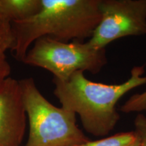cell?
<instances>
[{"label":"cell","instance_id":"6da1fadb","mask_svg":"<svg viewBox=\"0 0 146 146\" xmlns=\"http://www.w3.org/2000/svg\"><path fill=\"white\" fill-rule=\"evenodd\" d=\"M144 66H135L125 82L116 85L96 83L77 71L68 79H53L54 94L62 107L79 116L82 125L89 134L105 137L112 131L120 120L116 105L133 89L146 84Z\"/></svg>","mask_w":146,"mask_h":146},{"label":"cell","instance_id":"7a4b0ae2","mask_svg":"<svg viewBox=\"0 0 146 146\" xmlns=\"http://www.w3.org/2000/svg\"><path fill=\"white\" fill-rule=\"evenodd\" d=\"M101 19L100 0H41L35 16L11 23L14 38L11 51L23 62L29 47L42 36L84 42L92 36Z\"/></svg>","mask_w":146,"mask_h":146},{"label":"cell","instance_id":"3957f363","mask_svg":"<svg viewBox=\"0 0 146 146\" xmlns=\"http://www.w3.org/2000/svg\"><path fill=\"white\" fill-rule=\"evenodd\" d=\"M19 84L29 123L25 146H83L90 141L76 124L75 113L50 103L33 78L19 80Z\"/></svg>","mask_w":146,"mask_h":146},{"label":"cell","instance_id":"277c9868","mask_svg":"<svg viewBox=\"0 0 146 146\" xmlns=\"http://www.w3.org/2000/svg\"><path fill=\"white\" fill-rule=\"evenodd\" d=\"M23 62L45 69L54 79L64 81L77 71L98 74L108 59L106 48H96L88 41L64 43L45 36L34 42Z\"/></svg>","mask_w":146,"mask_h":146},{"label":"cell","instance_id":"5b68a950","mask_svg":"<svg viewBox=\"0 0 146 146\" xmlns=\"http://www.w3.org/2000/svg\"><path fill=\"white\" fill-rule=\"evenodd\" d=\"M101 21L88 41L96 48L129 36L146 35V0H100Z\"/></svg>","mask_w":146,"mask_h":146},{"label":"cell","instance_id":"8992f818","mask_svg":"<svg viewBox=\"0 0 146 146\" xmlns=\"http://www.w3.org/2000/svg\"><path fill=\"white\" fill-rule=\"evenodd\" d=\"M26 127L19 81L10 76L0 87V146H21Z\"/></svg>","mask_w":146,"mask_h":146},{"label":"cell","instance_id":"52a82bcc","mask_svg":"<svg viewBox=\"0 0 146 146\" xmlns=\"http://www.w3.org/2000/svg\"><path fill=\"white\" fill-rule=\"evenodd\" d=\"M41 8V0H0V16L12 23L33 17Z\"/></svg>","mask_w":146,"mask_h":146},{"label":"cell","instance_id":"ba28073f","mask_svg":"<svg viewBox=\"0 0 146 146\" xmlns=\"http://www.w3.org/2000/svg\"><path fill=\"white\" fill-rule=\"evenodd\" d=\"M134 131L118 133L112 136L89 141L83 146H129L136 141Z\"/></svg>","mask_w":146,"mask_h":146},{"label":"cell","instance_id":"9c48e42d","mask_svg":"<svg viewBox=\"0 0 146 146\" xmlns=\"http://www.w3.org/2000/svg\"><path fill=\"white\" fill-rule=\"evenodd\" d=\"M14 38L12 25L0 16V55L5 54L8 50H12Z\"/></svg>","mask_w":146,"mask_h":146},{"label":"cell","instance_id":"30bf717a","mask_svg":"<svg viewBox=\"0 0 146 146\" xmlns=\"http://www.w3.org/2000/svg\"><path fill=\"white\" fill-rule=\"evenodd\" d=\"M120 111L125 113L141 112L146 111V90L141 94L133 95L120 107Z\"/></svg>","mask_w":146,"mask_h":146},{"label":"cell","instance_id":"8fae6325","mask_svg":"<svg viewBox=\"0 0 146 146\" xmlns=\"http://www.w3.org/2000/svg\"><path fill=\"white\" fill-rule=\"evenodd\" d=\"M135 135L139 142V146H146V116L138 114L134 120Z\"/></svg>","mask_w":146,"mask_h":146},{"label":"cell","instance_id":"7c38bea8","mask_svg":"<svg viewBox=\"0 0 146 146\" xmlns=\"http://www.w3.org/2000/svg\"><path fill=\"white\" fill-rule=\"evenodd\" d=\"M11 73V66L7 60L5 54L0 55V87L8 77Z\"/></svg>","mask_w":146,"mask_h":146},{"label":"cell","instance_id":"4fadbf2b","mask_svg":"<svg viewBox=\"0 0 146 146\" xmlns=\"http://www.w3.org/2000/svg\"><path fill=\"white\" fill-rule=\"evenodd\" d=\"M129 146H139V140L137 139V138L136 141L134 142V143L131 144Z\"/></svg>","mask_w":146,"mask_h":146}]
</instances>
